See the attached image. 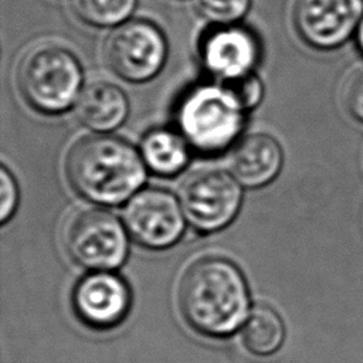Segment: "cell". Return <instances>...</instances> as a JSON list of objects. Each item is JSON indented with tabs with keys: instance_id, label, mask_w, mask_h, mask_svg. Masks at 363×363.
<instances>
[{
	"instance_id": "1",
	"label": "cell",
	"mask_w": 363,
	"mask_h": 363,
	"mask_svg": "<svg viewBox=\"0 0 363 363\" xmlns=\"http://www.w3.org/2000/svg\"><path fill=\"white\" fill-rule=\"evenodd\" d=\"M177 302L186 322L213 337L234 333L250 315L245 278L221 257H204L189 265L179 284Z\"/></svg>"
},
{
	"instance_id": "2",
	"label": "cell",
	"mask_w": 363,
	"mask_h": 363,
	"mask_svg": "<svg viewBox=\"0 0 363 363\" xmlns=\"http://www.w3.org/2000/svg\"><path fill=\"white\" fill-rule=\"evenodd\" d=\"M65 169L78 194L106 206L136 194L146 179L142 155L126 140L109 135L79 139L68 152Z\"/></svg>"
},
{
	"instance_id": "3",
	"label": "cell",
	"mask_w": 363,
	"mask_h": 363,
	"mask_svg": "<svg viewBox=\"0 0 363 363\" xmlns=\"http://www.w3.org/2000/svg\"><path fill=\"white\" fill-rule=\"evenodd\" d=\"M17 82L23 98L34 109L58 113L79 96L82 71L71 51L60 45H41L23 58Z\"/></svg>"
},
{
	"instance_id": "4",
	"label": "cell",
	"mask_w": 363,
	"mask_h": 363,
	"mask_svg": "<svg viewBox=\"0 0 363 363\" xmlns=\"http://www.w3.org/2000/svg\"><path fill=\"white\" fill-rule=\"evenodd\" d=\"M244 108L225 86L203 85L184 96L177 121L184 139L197 150H224L242 126Z\"/></svg>"
},
{
	"instance_id": "5",
	"label": "cell",
	"mask_w": 363,
	"mask_h": 363,
	"mask_svg": "<svg viewBox=\"0 0 363 363\" xmlns=\"http://www.w3.org/2000/svg\"><path fill=\"white\" fill-rule=\"evenodd\" d=\"M64 245L79 265L94 271H111L128 255V234L122 223L102 208L75 211L65 223Z\"/></svg>"
},
{
	"instance_id": "6",
	"label": "cell",
	"mask_w": 363,
	"mask_h": 363,
	"mask_svg": "<svg viewBox=\"0 0 363 363\" xmlns=\"http://www.w3.org/2000/svg\"><path fill=\"white\" fill-rule=\"evenodd\" d=\"M184 217L200 231H217L228 225L241 204L237 179L223 170L191 173L180 187Z\"/></svg>"
},
{
	"instance_id": "7",
	"label": "cell",
	"mask_w": 363,
	"mask_h": 363,
	"mask_svg": "<svg viewBox=\"0 0 363 363\" xmlns=\"http://www.w3.org/2000/svg\"><path fill=\"white\" fill-rule=\"evenodd\" d=\"M167 43L163 33L146 20L125 21L113 30L105 44L111 69L130 82L153 78L163 67Z\"/></svg>"
},
{
	"instance_id": "8",
	"label": "cell",
	"mask_w": 363,
	"mask_h": 363,
	"mask_svg": "<svg viewBox=\"0 0 363 363\" xmlns=\"http://www.w3.org/2000/svg\"><path fill=\"white\" fill-rule=\"evenodd\" d=\"M123 217L132 238L153 250L173 245L184 230L183 208L173 194L162 189H145L133 194Z\"/></svg>"
},
{
	"instance_id": "9",
	"label": "cell",
	"mask_w": 363,
	"mask_h": 363,
	"mask_svg": "<svg viewBox=\"0 0 363 363\" xmlns=\"http://www.w3.org/2000/svg\"><path fill=\"white\" fill-rule=\"evenodd\" d=\"M363 18V0H296L294 24L299 37L319 50L345 43Z\"/></svg>"
},
{
	"instance_id": "10",
	"label": "cell",
	"mask_w": 363,
	"mask_h": 363,
	"mask_svg": "<svg viewBox=\"0 0 363 363\" xmlns=\"http://www.w3.org/2000/svg\"><path fill=\"white\" fill-rule=\"evenodd\" d=\"M72 305L88 326L109 329L126 316L130 306V291L121 277L109 271H94L77 284Z\"/></svg>"
},
{
	"instance_id": "11",
	"label": "cell",
	"mask_w": 363,
	"mask_h": 363,
	"mask_svg": "<svg viewBox=\"0 0 363 363\" xmlns=\"http://www.w3.org/2000/svg\"><path fill=\"white\" fill-rule=\"evenodd\" d=\"M204 67L224 81L250 74L258 60L255 37L240 27L223 26L206 35L201 44Z\"/></svg>"
},
{
	"instance_id": "12",
	"label": "cell",
	"mask_w": 363,
	"mask_h": 363,
	"mask_svg": "<svg viewBox=\"0 0 363 363\" xmlns=\"http://www.w3.org/2000/svg\"><path fill=\"white\" fill-rule=\"evenodd\" d=\"M282 166V149L269 135L252 133L240 139L228 156V167L238 183L261 187L278 174Z\"/></svg>"
},
{
	"instance_id": "13",
	"label": "cell",
	"mask_w": 363,
	"mask_h": 363,
	"mask_svg": "<svg viewBox=\"0 0 363 363\" xmlns=\"http://www.w3.org/2000/svg\"><path fill=\"white\" fill-rule=\"evenodd\" d=\"M128 106L126 94L118 85L95 81L81 91L77 99V115L86 128L108 132L125 121Z\"/></svg>"
},
{
	"instance_id": "14",
	"label": "cell",
	"mask_w": 363,
	"mask_h": 363,
	"mask_svg": "<svg viewBox=\"0 0 363 363\" xmlns=\"http://www.w3.org/2000/svg\"><path fill=\"white\" fill-rule=\"evenodd\" d=\"M140 155L145 164L160 176L179 173L189 160L184 136L169 129L150 130L142 140Z\"/></svg>"
},
{
	"instance_id": "15",
	"label": "cell",
	"mask_w": 363,
	"mask_h": 363,
	"mask_svg": "<svg viewBox=\"0 0 363 363\" xmlns=\"http://www.w3.org/2000/svg\"><path fill=\"white\" fill-rule=\"evenodd\" d=\"M285 337V326L281 316L269 306H255L242 326L245 347L258 356H267L279 349Z\"/></svg>"
},
{
	"instance_id": "16",
	"label": "cell",
	"mask_w": 363,
	"mask_h": 363,
	"mask_svg": "<svg viewBox=\"0 0 363 363\" xmlns=\"http://www.w3.org/2000/svg\"><path fill=\"white\" fill-rule=\"evenodd\" d=\"M136 0H75L79 17L95 27L123 24L135 10Z\"/></svg>"
},
{
	"instance_id": "17",
	"label": "cell",
	"mask_w": 363,
	"mask_h": 363,
	"mask_svg": "<svg viewBox=\"0 0 363 363\" xmlns=\"http://www.w3.org/2000/svg\"><path fill=\"white\" fill-rule=\"evenodd\" d=\"M197 4L206 18L227 26L245 16L251 0H197Z\"/></svg>"
},
{
	"instance_id": "18",
	"label": "cell",
	"mask_w": 363,
	"mask_h": 363,
	"mask_svg": "<svg viewBox=\"0 0 363 363\" xmlns=\"http://www.w3.org/2000/svg\"><path fill=\"white\" fill-rule=\"evenodd\" d=\"M224 82V86L233 94L244 109L255 106L262 96V84L252 72Z\"/></svg>"
},
{
	"instance_id": "19",
	"label": "cell",
	"mask_w": 363,
	"mask_h": 363,
	"mask_svg": "<svg viewBox=\"0 0 363 363\" xmlns=\"http://www.w3.org/2000/svg\"><path fill=\"white\" fill-rule=\"evenodd\" d=\"M345 102L349 112L363 122V69L354 72L346 82Z\"/></svg>"
},
{
	"instance_id": "20",
	"label": "cell",
	"mask_w": 363,
	"mask_h": 363,
	"mask_svg": "<svg viewBox=\"0 0 363 363\" xmlns=\"http://www.w3.org/2000/svg\"><path fill=\"white\" fill-rule=\"evenodd\" d=\"M0 193H1V203H0V218L1 223L7 221L9 217L13 214L16 204H17V186L13 176L7 172L3 166L0 172Z\"/></svg>"
},
{
	"instance_id": "21",
	"label": "cell",
	"mask_w": 363,
	"mask_h": 363,
	"mask_svg": "<svg viewBox=\"0 0 363 363\" xmlns=\"http://www.w3.org/2000/svg\"><path fill=\"white\" fill-rule=\"evenodd\" d=\"M356 43H357L360 51L363 52V18L360 20V23L357 26V30H356Z\"/></svg>"
}]
</instances>
